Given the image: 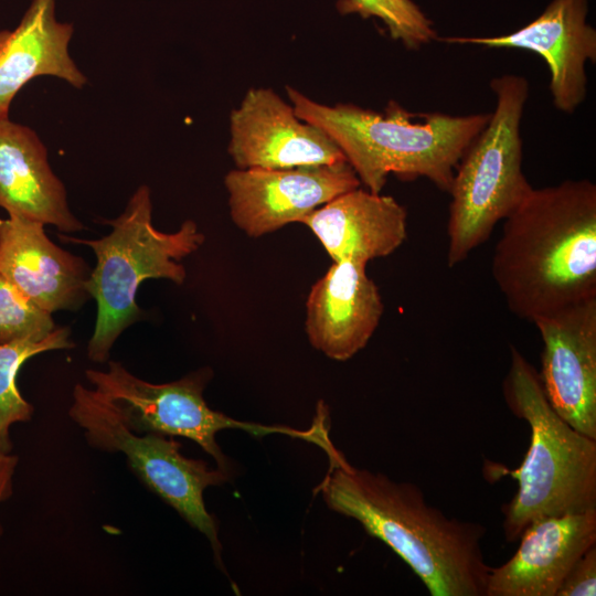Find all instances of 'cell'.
Returning a JSON list of instances; mask_svg holds the SVG:
<instances>
[{
  "label": "cell",
  "mask_w": 596,
  "mask_h": 596,
  "mask_svg": "<svg viewBox=\"0 0 596 596\" xmlns=\"http://www.w3.org/2000/svg\"><path fill=\"white\" fill-rule=\"evenodd\" d=\"M319 448L329 468L316 492L332 511L394 551L429 595L485 596L491 566L482 552L483 525L447 517L415 483L355 468L329 435Z\"/></svg>",
  "instance_id": "obj_1"
},
{
  "label": "cell",
  "mask_w": 596,
  "mask_h": 596,
  "mask_svg": "<svg viewBox=\"0 0 596 596\" xmlns=\"http://www.w3.org/2000/svg\"><path fill=\"white\" fill-rule=\"evenodd\" d=\"M491 274L508 308L534 321L596 297V185L534 189L505 217Z\"/></svg>",
  "instance_id": "obj_2"
},
{
  "label": "cell",
  "mask_w": 596,
  "mask_h": 596,
  "mask_svg": "<svg viewBox=\"0 0 596 596\" xmlns=\"http://www.w3.org/2000/svg\"><path fill=\"white\" fill-rule=\"evenodd\" d=\"M286 92L295 114L323 130L374 193H381L389 174L424 177L448 192L464 152L490 117L414 114L393 100L377 113L353 104L323 105L289 86Z\"/></svg>",
  "instance_id": "obj_3"
},
{
  "label": "cell",
  "mask_w": 596,
  "mask_h": 596,
  "mask_svg": "<svg viewBox=\"0 0 596 596\" xmlns=\"http://www.w3.org/2000/svg\"><path fill=\"white\" fill-rule=\"evenodd\" d=\"M511 413L530 427V446L515 469L485 461V478L510 476L518 481L512 499L502 504L503 535L515 542L535 520L596 510V440L566 423L551 406L539 371L513 345L502 383Z\"/></svg>",
  "instance_id": "obj_4"
},
{
  "label": "cell",
  "mask_w": 596,
  "mask_h": 596,
  "mask_svg": "<svg viewBox=\"0 0 596 596\" xmlns=\"http://www.w3.org/2000/svg\"><path fill=\"white\" fill-rule=\"evenodd\" d=\"M111 232L98 240L61 236L91 247L97 258L88 281L97 302L96 324L87 347L91 361H108L110 350L123 331L142 317L136 298L147 279H168L182 285L187 272L181 260L198 251L205 236L192 220L178 231L166 233L152 224L150 190L140 185L124 212L105 221Z\"/></svg>",
  "instance_id": "obj_5"
},
{
  "label": "cell",
  "mask_w": 596,
  "mask_h": 596,
  "mask_svg": "<svg viewBox=\"0 0 596 596\" xmlns=\"http://www.w3.org/2000/svg\"><path fill=\"white\" fill-rule=\"evenodd\" d=\"M496 107L464 152L449 187L447 265L461 264L488 241L532 190L522 170L521 120L530 94L518 74L493 77Z\"/></svg>",
  "instance_id": "obj_6"
},
{
  "label": "cell",
  "mask_w": 596,
  "mask_h": 596,
  "mask_svg": "<svg viewBox=\"0 0 596 596\" xmlns=\"http://www.w3.org/2000/svg\"><path fill=\"white\" fill-rule=\"evenodd\" d=\"M68 415L84 430L92 447L124 454L143 485L206 536L217 566L225 571L216 520L205 508L203 492L228 481L231 473L183 456L181 444L173 436L131 432L92 387L79 383L74 386Z\"/></svg>",
  "instance_id": "obj_7"
},
{
  "label": "cell",
  "mask_w": 596,
  "mask_h": 596,
  "mask_svg": "<svg viewBox=\"0 0 596 596\" xmlns=\"http://www.w3.org/2000/svg\"><path fill=\"white\" fill-rule=\"evenodd\" d=\"M85 376L128 429L136 434L189 438L215 460L217 468L231 475V462L215 439L219 432L238 428L255 437L284 434L306 439L308 436V429L241 422L213 411L203 397L212 377L207 368L173 382L156 384L131 374L120 362L109 360L107 370L89 369Z\"/></svg>",
  "instance_id": "obj_8"
},
{
  "label": "cell",
  "mask_w": 596,
  "mask_h": 596,
  "mask_svg": "<svg viewBox=\"0 0 596 596\" xmlns=\"http://www.w3.org/2000/svg\"><path fill=\"white\" fill-rule=\"evenodd\" d=\"M233 223L260 237L300 221L361 182L348 161L289 169H235L226 173Z\"/></svg>",
  "instance_id": "obj_9"
},
{
  "label": "cell",
  "mask_w": 596,
  "mask_h": 596,
  "mask_svg": "<svg viewBox=\"0 0 596 596\" xmlns=\"http://www.w3.org/2000/svg\"><path fill=\"white\" fill-rule=\"evenodd\" d=\"M543 391L574 429L596 440V297L536 318Z\"/></svg>",
  "instance_id": "obj_10"
},
{
  "label": "cell",
  "mask_w": 596,
  "mask_h": 596,
  "mask_svg": "<svg viewBox=\"0 0 596 596\" xmlns=\"http://www.w3.org/2000/svg\"><path fill=\"white\" fill-rule=\"evenodd\" d=\"M228 153L237 169H289L347 161L320 128L272 88H251L231 113Z\"/></svg>",
  "instance_id": "obj_11"
},
{
  "label": "cell",
  "mask_w": 596,
  "mask_h": 596,
  "mask_svg": "<svg viewBox=\"0 0 596 596\" xmlns=\"http://www.w3.org/2000/svg\"><path fill=\"white\" fill-rule=\"evenodd\" d=\"M587 12V0H552L536 19L512 33L438 40L449 44L536 53L549 67V88L554 107L573 114L587 95L586 64L596 61V31L586 21Z\"/></svg>",
  "instance_id": "obj_12"
},
{
  "label": "cell",
  "mask_w": 596,
  "mask_h": 596,
  "mask_svg": "<svg viewBox=\"0 0 596 596\" xmlns=\"http://www.w3.org/2000/svg\"><path fill=\"white\" fill-rule=\"evenodd\" d=\"M92 269L53 243L44 224L20 216L0 219V274L40 308L76 310L91 297Z\"/></svg>",
  "instance_id": "obj_13"
},
{
  "label": "cell",
  "mask_w": 596,
  "mask_h": 596,
  "mask_svg": "<svg viewBox=\"0 0 596 596\" xmlns=\"http://www.w3.org/2000/svg\"><path fill=\"white\" fill-rule=\"evenodd\" d=\"M383 311L382 296L366 275V264L333 262L308 294L306 334L329 359L347 361L368 344Z\"/></svg>",
  "instance_id": "obj_14"
},
{
  "label": "cell",
  "mask_w": 596,
  "mask_h": 596,
  "mask_svg": "<svg viewBox=\"0 0 596 596\" xmlns=\"http://www.w3.org/2000/svg\"><path fill=\"white\" fill-rule=\"evenodd\" d=\"M519 539L515 553L491 566L485 596H556L572 566L596 545V510L535 520Z\"/></svg>",
  "instance_id": "obj_15"
},
{
  "label": "cell",
  "mask_w": 596,
  "mask_h": 596,
  "mask_svg": "<svg viewBox=\"0 0 596 596\" xmlns=\"http://www.w3.org/2000/svg\"><path fill=\"white\" fill-rule=\"evenodd\" d=\"M333 262L366 264L394 253L407 237V211L393 196L360 187L317 207L301 221Z\"/></svg>",
  "instance_id": "obj_16"
},
{
  "label": "cell",
  "mask_w": 596,
  "mask_h": 596,
  "mask_svg": "<svg viewBox=\"0 0 596 596\" xmlns=\"http://www.w3.org/2000/svg\"><path fill=\"white\" fill-rule=\"evenodd\" d=\"M0 207L10 216L50 224L65 233L83 224L71 212L64 184L31 128L0 118Z\"/></svg>",
  "instance_id": "obj_17"
},
{
  "label": "cell",
  "mask_w": 596,
  "mask_h": 596,
  "mask_svg": "<svg viewBox=\"0 0 596 596\" xmlns=\"http://www.w3.org/2000/svg\"><path fill=\"white\" fill-rule=\"evenodd\" d=\"M73 24L55 17V0H32L19 25L0 31V118L9 117L19 91L38 76L50 75L75 88L87 83L68 53Z\"/></svg>",
  "instance_id": "obj_18"
},
{
  "label": "cell",
  "mask_w": 596,
  "mask_h": 596,
  "mask_svg": "<svg viewBox=\"0 0 596 596\" xmlns=\"http://www.w3.org/2000/svg\"><path fill=\"white\" fill-rule=\"evenodd\" d=\"M71 331L57 327L44 340H21L0 344V453H12L10 429L32 418L33 406L22 396L17 385L21 366L32 356L52 350L70 349Z\"/></svg>",
  "instance_id": "obj_19"
},
{
  "label": "cell",
  "mask_w": 596,
  "mask_h": 596,
  "mask_svg": "<svg viewBox=\"0 0 596 596\" xmlns=\"http://www.w3.org/2000/svg\"><path fill=\"white\" fill-rule=\"evenodd\" d=\"M337 9L341 14L380 19L391 39L407 50H419L439 39L433 21L412 0H338Z\"/></svg>",
  "instance_id": "obj_20"
},
{
  "label": "cell",
  "mask_w": 596,
  "mask_h": 596,
  "mask_svg": "<svg viewBox=\"0 0 596 596\" xmlns=\"http://www.w3.org/2000/svg\"><path fill=\"white\" fill-rule=\"evenodd\" d=\"M56 328L51 312L33 304L0 274V344L44 340Z\"/></svg>",
  "instance_id": "obj_21"
},
{
  "label": "cell",
  "mask_w": 596,
  "mask_h": 596,
  "mask_svg": "<svg viewBox=\"0 0 596 596\" xmlns=\"http://www.w3.org/2000/svg\"><path fill=\"white\" fill-rule=\"evenodd\" d=\"M596 595V545L587 550L563 579L556 596Z\"/></svg>",
  "instance_id": "obj_22"
},
{
  "label": "cell",
  "mask_w": 596,
  "mask_h": 596,
  "mask_svg": "<svg viewBox=\"0 0 596 596\" xmlns=\"http://www.w3.org/2000/svg\"><path fill=\"white\" fill-rule=\"evenodd\" d=\"M18 456L12 453H0V504L7 501L13 493V478L18 465ZM3 526L0 523V538Z\"/></svg>",
  "instance_id": "obj_23"
}]
</instances>
